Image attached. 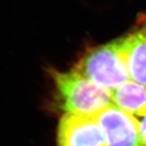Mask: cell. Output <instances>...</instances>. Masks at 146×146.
Wrapping results in <instances>:
<instances>
[{"label": "cell", "mask_w": 146, "mask_h": 146, "mask_svg": "<svg viewBox=\"0 0 146 146\" xmlns=\"http://www.w3.org/2000/svg\"><path fill=\"white\" fill-rule=\"evenodd\" d=\"M72 69L110 91L131 80L127 62V36L89 49Z\"/></svg>", "instance_id": "2"}, {"label": "cell", "mask_w": 146, "mask_h": 146, "mask_svg": "<svg viewBox=\"0 0 146 146\" xmlns=\"http://www.w3.org/2000/svg\"><path fill=\"white\" fill-rule=\"evenodd\" d=\"M113 104L130 115L146 116V86L128 80L110 90Z\"/></svg>", "instance_id": "6"}, {"label": "cell", "mask_w": 146, "mask_h": 146, "mask_svg": "<svg viewBox=\"0 0 146 146\" xmlns=\"http://www.w3.org/2000/svg\"><path fill=\"white\" fill-rule=\"evenodd\" d=\"M127 36V62L131 80L146 86V16Z\"/></svg>", "instance_id": "5"}, {"label": "cell", "mask_w": 146, "mask_h": 146, "mask_svg": "<svg viewBox=\"0 0 146 146\" xmlns=\"http://www.w3.org/2000/svg\"><path fill=\"white\" fill-rule=\"evenodd\" d=\"M56 139L58 146H106L104 131L94 116L63 114Z\"/></svg>", "instance_id": "3"}, {"label": "cell", "mask_w": 146, "mask_h": 146, "mask_svg": "<svg viewBox=\"0 0 146 146\" xmlns=\"http://www.w3.org/2000/svg\"><path fill=\"white\" fill-rule=\"evenodd\" d=\"M104 131L106 146H141L139 121L111 105L95 116Z\"/></svg>", "instance_id": "4"}, {"label": "cell", "mask_w": 146, "mask_h": 146, "mask_svg": "<svg viewBox=\"0 0 146 146\" xmlns=\"http://www.w3.org/2000/svg\"><path fill=\"white\" fill-rule=\"evenodd\" d=\"M139 136L141 146H146V116L139 121Z\"/></svg>", "instance_id": "7"}, {"label": "cell", "mask_w": 146, "mask_h": 146, "mask_svg": "<svg viewBox=\"0 0 146 146\" xmlns=\"http://www.w3.org/2000/svg\"><path fill=\"white\" fill-rule=\"evenodd\" d=\"M54 88V102L63 114L96 116L113 104L110 91L79 74L49 68Z\"/></svg>", "instance_id": "1"}]
</instances>
